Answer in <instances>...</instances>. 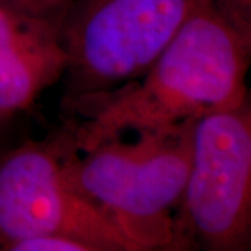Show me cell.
<instances>
[{"label": "cell", "mask_w": 251, "mask_h": 251, "mask_svg": "<svg viewBox=\"0 0 251 251\" xmlns=\"http://www.w3.org/2000/svg\"><path fill=\"white\" fill-rule=\"evenodd\" d=\"M251 38L209 0H191L176 34L138 80L102 99L74 130L77 151L116 135L198 119L249 99Z\"/></svg>", "instance_id": "1"}, {"label": "cell", "mask_w": 251, "mask_h": 251, "mask_svg": "<svg viewBox=\"0 0 251 251\" xmlns=\"http://www.w3.org/2000/svg\"><path fill=\"white\" fill-rule=\"evenodd\" d=\"M197 119L110 137L77 151L73 138L62 162L64 181L102 209L143 251H172L173 214L191 165Z\"/></svg>", "instance_id": "2"}, {"label": "cell", "mask_w": 251, "mask_h": 251, "mask_svg": "<svg viewBox=\"0 0 251 251\" xmlns=\"http://www.w3.org/2000/svg\"><path fill=\"white\" fill-rule=\"evenodd\" d=\"M191 0H74L62 27L60 106L85 116L138 80L176 34Z\"/></svg>", "instance_id": "3"}, {"label": "cell", "mask_w": 251, "mask_h": 251, "mask_svg": "<svg viewBox=\"0 0 251 251\" xmlns=\"http://www.w3.org/2000/svg\"><path fill=\"white\" fill-rule=\"evenodd\" d=\"M251 246V103L198 117L187 181L173 214L172 251Z\"/></svg>", "instance_id": "4"}, {"label": "cell", "mask_w": 251, "mask_h": 251, "mask_svg": "<svg viewBox=\"0 0 251 251\" xmlns=\"http://www.w3.org/2000/svg\"><path fill=\"white\" fill-rule=\"evenodd\" d=\"M73 131L54 140H28L0 156V251L16 242L64 236L95 251H143L102 209L63 179Z\"/></svg>", "instance_id": "5"}, {"label": "cell", "mask_w": 251, "mask_h": 251, "mask_svg": "<svg viewBox=\"0 0 251 251\" xmlns=\"http://www.w3.org/2000/svg\"><path fill=\"white\" fill-rule=\"evenodd\" d=\"M66 66L62 28L0 1V134L62 80Z\"/></svg>", "instance_id": "6"}, {"label": "cell", "mask_w": 251, "mask_h": 251, "mask_svg": "<svg viewBox=\"0 0 251 251\" xmlns=\"http://www.w3.org/2000/svg\"><path fill=\"white\" fill-rule=\"evenodd\" d=\"M27 17L63 27L64 18L74 0H0Z\"/></svg>", "instance_id": "7"}, {"label": "cell", "mask_w": 251, "mask_h": 251, "mask_svg": "<svg viewBox=\"0 0 251 251\" xmlns=\"http://www.w3.org/2000/svg\"><path fill=\"white\" fill-rule=\"evenodd\" d=\"M7 251H95L88 243L64 236H41L11 244Z\"/></svg>", "instance_id": "8"}, {"label": "cell", "mask_w": 251, "mask_h": 251, "mask_svg": "<svg viewBox=\"0 0 251 251\" xmlns=\"http://www.w3.org/2000/svg\"><path fill=\"white\" fill-rule=\"evenodd\" d=\"M221 16L244 36L251 38V0H209Z\"/></svg>", "instance_id": "9"}]
</instances>
